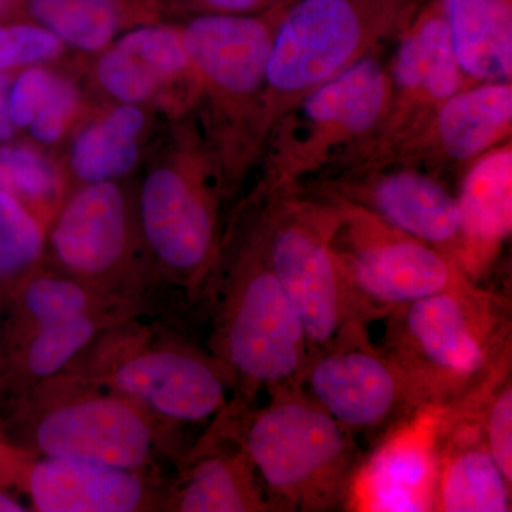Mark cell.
<instances>
[{"mask_svg":"<svg viewBox=\"0 0 512 512\" xmlns=\"http://www.w3.org/2000/svg\"><path fill=\"white\" fill-rule=\"evenodd\" d=\"M28 491L39 512L150 510L146 474L74 458L42 457L30 468Z\"/></svg>","mask_w":512,"mask_h":512,"instance_id":"ffe728a7","label":"cell"},{"mask_svg":"<svg viewBox=\"0 0 512 512\" xmlns=\"http://www.w3.org/2000/svg\"><path fill=\"white\" fill-rule=\"evenodd\" d=\"M28 510L16 498L10 497L5 493H0V512H23Z\"/></svg>","mask_w":512,"mask_h":512,"instance_id":"d590c367","label":"cell"},{"mask_svg":"<svg viewBox=\"0 0 512 512\" xmlns=\"http://www.w3.org/2000/svg\"><path fill=\"white\" fill-rule=\"evenodd\" d=\"M63 42L43 26L0 25V73L55 59Z\"/></svg>","mask_w":512,"mask_h":512,"instance_id":"4dcf8cb0","label":"cell"},{"mask_svg":"<svg viewBox=\"0 0 512 512\" xmlns=\"http://www.w3.org/2000/svg\"><path fill=\"white\" fill-rule=\"evenodd\" d=\"M293 0L249 15L202 13L181 36L198 82L218 110L261 146L266 69L276 30Z\"/></svg>","mask_w":512,"mask_h":512,"instance_id":"30bf717a","label":"cell"},{"mask_svg":"<svg viewBox=\"0 0 512 512\" xmlns=\"http://www.w3.org/2000/svg\"><path fill=\"white\" fill-rule=\"evenodd\" d=\"M128 244L126 198L116 183L87 184L64 205L50 232L64 274L119 296Z\"/></svg>","mask_w":512,"mask_h":512,"instance_id":"e0dca14e","label":"cell"},{"mask_svg":"<svg viewBox=\"0 0 512 512\" xmlns=\"http://www.w3.org/2000/svg\"><path fill=\"white\" fill-rule=\"evenodd\" d=\"M318 190L365 208L458 264L463 245L460 210L456 194L440 178L413 168L384 167L325 181Z\"/></svg>","mask_w":512,"mask_h":512,"instance_id":"2e32d148","label":"cell"},{"mask_svg":"<svg viewBox=\"0 0 512 512\" xmlns=\"http://www.w3.org/2000/svg\"><path fill=\"white\" fill-rule=\"evenodd\" d=\"M429 0H293L266 69L261 146L282 114L316 87L399 39Z\"/></svg>","mask_w":512,"mask_h":512,"instance_id":"277c9868","label":"cell"},{"mask_svg":"<svg viewBox=\"0 0 512 512\" xmlns=\"http://www.w3.org/2000/svg\"><path fill=\"white\" fill-rule=\"evenodd\" d=\"M16 2H18V0H0V18L15 8Z\"/></svg>","mask_w":512,"mask_h":512,"instance_id":"8d00e7d4","label":"cell"},{"mask_svg":"<svg viewBox=\"0 0 512 512\" xmlns=\"http://www.w3.org/2000/svg\"><path fill=\"white\" fill-rule=\"evenodd\" d=\"M30 439L42 457L74 458L143 473L160 444L161 421L127 397L73 375L46 380Z\"/></svg>","mask_w":512,"mask_h":512,"instance_id":"ba28073f","label":"cell"},{"mask_svg":"<svg viewBox=\"0 0 512 512\" xmlns=\"http://www.w3.org/2000/svg\"><path fill=\"white\" fill-rule=\"evenodd\" d=\"M225 426L247 454L275 511H333L345 505L362 460L356 436L305 390L271 392V402Z\"/></svg>","mask_w":512,"mask_h":512,"instance_id":"7a4b0ae2","label":"cell"},{"mask_svg":"<svg viewBox=\"0 0 512 512\" xmlns=\"http://www.w3.org/2000/svg\"><path fill=\"white\" fill-rule=\"evenodd\" d=\"M463 231L458 265L480 285L512 229V143L505 141L461 173L456 194Z\"/></svg>","mask_w":512,"mask_h":512,"instance_id":"d6986e66","label":"cell"},{"mask_svg":"<svg viewBox=\"0 0 512 512\" xmlns=\"http://www.w3.org/2000/svg\"><path fill=\"white\" fill-rule=\"evenodd\" d=\"M222 420V419H221ZM224 423V420H222ZM225 426V423H224ZM228 430V427L225 426ZM231 446H218L211 434L185 468L168 510L180 512L275 511L266 497L254 466L231 431Z\"/></svg>","mask_w":512,"mask_h":512,"instance_id":"44dd1931","label":"cell"},{"mask_svg":"<svg viewBox=\"0 0 512 512\" xmlns=\"http://www.w3.org/2000/svg\"><path fill=\"white\" fill-rule=\"evenodd\" d=\"M382 349L424 406H447L511 363L510 302L478 284L427 296L387 316Z\"/></svg>","mask_w":512,"mask_h":512,"instance_id":"6da1fadb","label":"cell"},{"mask_svg":"<svg viewBox=\"0 0 512 512\" xmlns=\"http://www.w3.org/2000/svg\"><path fill=\"white\" fill-rule=\"evenodd\" d=\"M140 221L148 247L165 272L194 291L217 259V205L207 185L177 168L161 167L144 180Z\"/></svg>","mask_w":512,"mask_h":512,"instance_id":"5bb4252c","label":"cell"},{"mask_svg":"<svg viewBox=\"0 0 512 512\" xmlns=\"http://www.w3.org/2000/svg\"><path fill=\"white\" fill-rule=\"evenodd\" d=\"M325 194L338 204L333 248L360 322L369 325L427 296L474 284L439 249L397 231L353 202Z\"/></svg>","mask_w":512,"mask_h":512,"instance_id":"52a82bcc","label":"cell"},{"mask_svg":"<svg viewBox=\"0 0 512 512\" xmlns=\"http://www.w3.org/2000/svg\"><path fill=\"white\" fill-rule=\"evenodd\" d=\"M212 350L234 376L239 404L261 389L301 386L311 360L308 335L269 268L258 227L222 286Z\"/></svg>","mask_w":512,"mask_h":512,"instance_id":"5b68a950","label":"cell"},{"mask_svg":"<svg viewBox=\"0 0 512 512\" xmlns=\"http://www.w3.org/2000/svg\"><path fill=\"white\" fill-rule=\"evenodd\" d=\"M55 74L30 66L20 73L9 89V114L15 128H28L42 106Z\"/></svg>","mask_w":512,"mask_h":512,"instance_id":"d6a6232c","label":"cell"},{"mask_svg":"<svg viewBox=\"0 0 512 512\" xmlns=\"http://www.w3.org/2000/svg\"><path fill=\"white\" fill-rule=\"evenodd\" d=\"M485 443L495 463L512 483V383L511 370L485 394L480 410Z\"/></svg>","mask_w":512,"mask_h":512,"instance_id":"f546056e","label":"cell"},{"mask_svg":"<svg viewBox=\"0 0 512 512\" xmlns=\"http://www.w3.org/2000/svg\"><path fill=\"white\" fill-rule=\"evenodd\" d=\"M301 387L353 436L380 437L424 407L403 370L370 343L363 325L312 353Z\"/></svg>","mask_w":512,"mask_h":512,"instance_id":"7c38bea8","label":"cell"},{"mask_svg":"<svg viewBox=\"0 0 512 512\" xmlns=\"http://www.w3.org/2000/svg\"><path fill=\"white\" fill-rule=\"evenodd\" d=\"M77 99L79 94L74 84L55 74L45 101L28 127L30 134L43 144L59 141L66 130L67 123L72 119Z\"/></svg>","mask_w":512,"mask_h":512,"instance_id":"1f68e13d","label":"cell"},{"mask_svg":"<svg viewBox=\"0 0 512 512\" xmlns=\"http://www.w3.org/2000/svg\"><path fill=\"white\" fill-rule=\"evenodd\" d=\"M448 36L470 83L511 82L512 0H441Z\"/></svg>","mask_w":512,"mask_h":512,"instance_id":"603a6c76","label":"cell"},{"mask_svg":"<svg viewBox=\"0 0 512 512\" xmlns=\"http://www.w3.org/2000/svg\"><path fill=\"white\" fill-rule=\"evenodd\" d=\"M29 9L40 26L83 52L109 46L120 23L117 0H29Z\"/></svg>","mask_w":512,"mask_h":512,"instance_id":"4316f807","label":"cell"},{"mask_svg":"<svg viewBox=\"0 0 512 512\" xmlns=\"http://www.w3.org/2000/svg\"><path fill=\"white\" fill-rule=\"evenodd\" d=\"M45 251V232L18 198L0 191V282L29 274Z\"/></svg>","mask_w":512,"mask_h":512,"instance_id":"83f0119b","label":"cell"},{"mask_svg":"<svg viewBox=\"0 0 512 512\" xmlns=\"http://www.w3.org/2000/svg\"><path fill=\"white\" fill-rule=\"evenodd\" d=\"M194 72L181 32L170 28H141L127 33L101 56L97 79L121 104L150 99L168 80Z\"/></svg>","mask_w":512,"mask_h":512,"instance_id":"7402d4cb","label":"cell"},{"mask_svg":"<svg viewBox=\"0 0 512 512\" xmlns=\"http://www.w3.org/2000/svg\"><path fill=\"white\" fill-rule=\"evenodd\" d=\"M389 99L387 66L377 55L302 97L266 133L259 200L305 190L349 167L375 136Z\"/></svg>","mask_w":512,"mask_h":512,"instance_id":"3957f363","label":"cell"},{"mask_svg":"<svg viewBox=\"0 0 512 512\" xmlns=\"http://www.w3.org/2000/svg\"><path fill=\"white\" fill-rule=\"evenodd\" d=\"M488 390L446 406L434 511H511L512 483L491 456L481 426L480 410Z\"/></svg>","mask_w":512,"mask_h":512,"instance_id":"ac0fdd59","label":"cell"},{"mask_svg":"<svg viewBox=\"0 0 512 512\" xmlns=\"http://www.w3.org/2000/svg\"><path fill=\"white\" fill-rule=\"evenodd\" d=\"M446 406H424L390 427L363 456L343 510L434 511Z\"/></svg>","mask_w":512,"mask_h":512,"instance_id":"4fadbf2b","label":"cell"},{"mask_svg":"<svg viewBox=\"0 0 512 512\" xmlns=\"http://www.w3.org/2000/svg\"><path fill=\"white\" fill-rule=\"evenodd\" d=\"M126 299L70 275L30 276L20 292V306L30 330L90 312H121Z\"/></svg>","mask_w":512,"mask_h":512,"instance_id":"484cf974","label":"cell"},{"mask_svg":"<svg viewBox=\"0 0 512 512\" xmlns=\"http://www.w3.org/2000/svg\"><path fill=\"white\" fill-rule=\"evenodd\" d=\"M387 74L389 106L375 136L349 167L325 181L372 170L426 126L451 96L473 84L454 56L441 0H429L397 39Z\"/></svg>","mask_w":512,"mask_h":512,"instance_id":"8fae6325","label":"cell"},{"mask_svg":"<svg viewBox=\"0 0 512 512\" xmlns=\"http://www.w3.org/2000/svg\"><path fill=\"white\" fill-rule=\"evenodd\" d=\"M76 376L127 397L165 424L200 423L227 406L234 376L218 357L174 340L111 342Z\"/></svg>","mask_w":512,"mask_h":512,"instance_id":"9c48e42d","label":"cell"},{"mask_svg":"<svg viewBox=\"0 0 512 512\" xmlns=\"http://www.w3.org/2000/svg\"><path fill=\"white\" fill-rule=\"evenodd\" d=\"M204 13H231V15H249L285 2V0H195Z\"/></svg>","mask_w":512,"mask_h":512,"instance_id":"836d02e7","label":"cell"},{"mask_svg":"<svg viewBox=\"0 0 512 512\" xmlns=\"http://www.w3.org/2000/svg\"><path fill=\"white\" fill-rule=\"evenodd\" d=\"M258 224L269 268L302 320L312 353L329 348L357 318L333 235L336 201L325 192L301 190L266 200Z\"/></svg>","mask_w":512,"mask_h":512,"instance_id":"8992f818","label":"cell"},{"mask_svg":"<svg viewBox=\"0 0 512 512\" xmlns=\"http://www.w3.org/2000/svg\"><path fill=\"white\" fill-rule=\"evenodd\" d=\"M511 133L512 83L470 84L372 170L406 167L443 180L456 171L463 173L478 157L510 141Z\"/></svg>","mask_w":512,"mask_h":512,"instance_id":"9a60e30c","label":"cell"},{"mask_svg":"<svg viewBox=\"0 0 512 512\" xmlns=\"http://www.w3.org/2000/svg\"><path fill=\"white\" fill-rule=\"evenodd\" d=\"M10 77L8 73H0V143H6L15 134V126L9 114Z\"/></svg>","mask_w":512,"mask_h":512,"instance_id":"e575fe53","label":"cell"},{"mask_svg":"<svg viewBox=\"0 0 512 512\" xmlns=\"http://www.w3.org/2000/svg\"><path fill=\"white\" fill-rule=\"evenodd\" d=\"M144 114L136 104H121L80 133L70 151V168L83 183H116L134 170Z\"/></svg>","mask_w":512,"mask_h":512,"instance_id":"cb8c5ba5","label":"cell"},{"mask_svg":"<svg viewBox=\"0 0 512 512\" xmlns=\"http://www.w3.org/2000/svg\"><path fill=\"white\" fill-rule=\"evenodd\" d=\"M121 312H90L30 330L22 365L33 382H46L69 369L104 329L119 323Z\"/></svg>","mask_w":512,"mask_h":512,"instance_id":"d4e9b609","label":"cell"},{"mask_svg":"<svg viewBox=\"0 0 512 512\" xmlns=\"http://www.w3.org/2000/svg\"><path fill=\"white\" fill-rule=\"evenodd\" d=\"M0 191L22 204H45L55 200L59 177L42 154L22 144L0 146Z\"/></svg>","mask_w":512,"mask_h":512,"instance_id":"f1b7e54d","label":"cell"}]
</instances>
